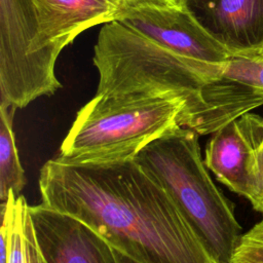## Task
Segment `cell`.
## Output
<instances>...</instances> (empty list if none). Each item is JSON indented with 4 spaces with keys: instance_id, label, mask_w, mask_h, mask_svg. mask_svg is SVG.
<instances>
[{
    "instance_id": "obj_4",
    "label": "cell",
    "mask_w": 263,
    "mask_h": 263,
    "mask_svg": "<svg viewBox=\"0 0 263 263\" xmlns=\"http://www.w3.org/2000/svg\"><path fill=\"white\" fill-rule=\"evenodd\" d=\"M187 104L179 98L96 95L76 114L54 159L102 164L135 159L154 140L185 126Z\"/></svg>"
},
{
    "instance_id": "obj_16",
    "label": "cell",
    "mask_w": 263,
    "mask_h": 263,
    "mask_svg": "<svg viewBox=\"0 0 263 263\" xmlns=\"http://www.w3.org/2000/svg\"><path fill=\"white\" fill-rule=\"evenodd\" d=\"M25 235H26L28 263H46L36 239L34 225H33L31 216L29 214V210H28V214L25 222Z\"/></svg>"
},
{
    "instance_id": "obj_8",
    "label": "cell",
    "mask_w": 263,
    "mask_h": 263,
    "mask_svg": "<svg viewBox=\"0 0 263 263\" xmlns=\"http://www.w3.org/2000/svg\"><path fill=\"white\" fill-rule=\"evenodd\" d=\"M206 30L233 57L263 51V0H184Z\"/></svg>"
},
{
    "instance_id": "obj_1",
    "label": "cell",
    "mask_w": 263,
    "mask_h": 263,
    "mask_svg": "<svg viewBox=\"0 0 263 263\" xmlns=\"http://www.w3.org/2000/svg\"><path fill=\"white\" fill-rule=\"evenodd\" d=\"M41 204L92 229L138 263H218L161 184L136 159L67 164L39 174Z\"/></svg>"
},
{
    "instance_id": "obj_6",
    "label": "cell",
    "mask_w": 263,
    "mask_h": 263,
    "mask_svg": "<svg viewBox=\"0 0 263 263\" xmlns=\"http://www.w3.org/2000/svg\"><path fill=\"white\" fill-rule=\"evenodd\" d=\"M117 21L187 58L214 65H224L233 58L184 0L178 7L147 4L122 8Z\"/></svg>"
},
{
    "instance_id": "obj_13",
    "label": "cell",
    "mask_w": 263,
    "mask_h": 263,
    "mask_svg": "<svg viewBox=\"0 0 263 263\" xmlns=\"http://www.w3.org/2000/svg\"><path fill=\"white\" fill-rule=\"evenodd\" d=\"M29 205L23 195L15 197L12 206L8 263H28L25 222Z\"/></svg>"
},
{
    "instance_id": "obj_9",
    "label": "cell",
    "mask_w": 263,
    "mask_h": 263,
    "mask_svg": "<svg viewBox=\"0 0 263 263\" xmlns=\"http://www.w3.org/2000/svg\"><path fill=\"white\" fill-rule=\"evenodd\" d=\"M204 163L218 181L247 198L258 212L260 199L254 142L241 115L212 134Z\"/></svg>"
},
{
    "instance_id": "obj_7",
    "label": "cell",
    "mask_w": 263,
    "mask_h": 263,
    "mask_svg": "<svg viewBox=\"0 0 263 263\" xmlns=\"http://www.w3.org/2000/svg\"><path fill=\"white\" fill-rule=\"evenodd\" d=\"M29 214L46 263H118L114 249L81 221L41 203Z\"/></svg>"
},
{
    "instance_id": "obj_19",
    "label": "cell",
    "mask_w": 263,
    "mask_h": 263,
    "mask_svg": "<svg viewBox=\"0 0 263 263\" xmlns=\"http://www.w3.org/2000/svg\"><path fill=\"white\" fill-rule=\"evenodd\" d=\"M258 59H261V60H263V51H262V53L260 54V57H259Z\"/></svg>"
},
{
    "instance_id": "obj_14",
    "label": "cell",
    "mask_w": 263,
    "mask_h": 263,
    "mask_svg": "<svg viewBox=\"0 0 263 263\" xmlns=\"http://www.w3.org/2000/svg\"><path fill=\"white\" fill-rule=\"evenodd\" d=\"M230 263H263V220L242 233Z\"/></svg>"
},
{
    "instance_id": "obj_10",
    "label": "cell",
    "mask_w": 263,
    "mask_h": 263,
    "mask_svg": "<svg viewBox=\"0 0 263 263\" xmlns=\"http://www.w3.org/2000/svg\"><path fill=\"white\" fill-rule=\"evenodd\" d=\"M41 40L61 52L85 30L117 21L115 0H30Z\"/></svg>"
},
{
    "instance_id": "obj_15",
    "label": "cell",
    "mask_w": 263,
    "mask_h": 263,
    "mask_svg": "<svg viewBox=\"0 0 263 263\" xmlns=\"http://www.w3.org/2000/svg\"><path fill=\"white\" fill-rule=\"evenodd\" d=\"M242 116L247 122L254 142L260 199L258 212L263 214V116H259L258 114L252 112L246 113Z\"/></svg>"
},
{
    "instance_id": "obj_5",
    "label": "cell",
    "mask_w": 263,
    "mask_h": 263,
    "mask_svg": "<svg viewBox=\"0 0 263 263\" xmlns=\"http://www.w3.org/2000/svg\"><path fill=\"white\" fill-rule=\"evenodd\" d=\"M60 53L41 40L30 0H0L1 104L25 108L60 89Z\"/></svg>"
},
{
    "instance_id": "obj_3",
    "label": "cell",
    "mask_w": 263,
    "mask_h": 263,
    "mask_svg": "<svg viewBox=\"0 0 263 263\" xmlns=\"http://www.w3.org/2000/svg\"><path fill=\"white\" fill-rule=\"evenodd\" d=\"M198 136L178 126L144 147L135 159L161 184L212 258L230 263L241 227L232 203L209 175Z\"/></svg>"
},
{
    "instance_id": "obj_17",
    "label": "cell",
    "mask_w": 263,
    "mask_h": 263,
    "mask_svg": "<svg viewBox=\"0 0 263 263\" xmlns=\"http://www.w3.org/2000/svg\"><path fill=\"white\" fill-rule=\"evenodd\" d=\"M117 1L122 8H132L141 5L155 4L161 6L178 7L183 3V0H115Z\"/></svg>"
},
{
    "instance_id": "obj_18",
    "label": "cell",
    "mask_w": 263,
    "mask_h": 263,
    "mask_svg": "<svg viewBox=\"0 0 263 263\" xmlns=\"http://www.w3.org/2000/svg\"><path fill=\"white\" fill-rule=\"evenodd\" d=\"M114 252H115V257H116L118 263H138V262L132 260L130 258H128L127 256L123 255L122 253H120V252H118L116 250H114Z\"/></svg>"
},
{
    "instance_id": "obj_11",
    "label": "cell",
    "mask_w": 263,
    "mask_h": 263,
    "mask_svg": "<svg viewBox=\"0 0 263 263\" xmlns=\"http://www.w3.org/2000/svg\"><path fill=\"white\" fill-rule=\"evenodd\" d=\"M15 108L0 105V198L5 201L9 191L17 196L26 185L24 168L15 145L12 120Z\"/></svg>"
},
{
    "instance_id": "obj_12",
    "label": "cell",
    "mask_w": 263,
    "mask_h": 263,
    "mask_svg": "<svg viewBox=\"0 0 263 263\" xmlns=\"http://www.w3.org/2000/svg\"><path fill=\"white\" fill-rule=\"evenodd\" d=\"M222 79L263 92V60L233 57L225 63Z\"/></svg>"
},
{
    "instance_id": "obj_2",
    "label": "cell",
    "mask_w": 263,
    "mask_h": 263,
    "mask_svg": "<svg viewBox=\"0 0 263 263\" xmlns=\"http://www.w3.org/2000/svg\"><path fill=\"white\" fill-rule=\"evenodd\" d=\"M92 62L99 73L96 95L179 98L187 104L185 127L198 129L203 91L222 80L224 65L187 58L118 21L102 26Z\"/></svg>"
}]
</instances>
